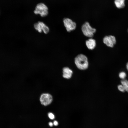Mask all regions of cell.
<instances>
[{
  "label": "cell",
  "mask_w": 128,
  "mask_h": 128,
  "mask_svg": "<svg viewBox=\"0 0 128 128\" xmlns=\"http://www.w3.org/2000/svg\"><path fill=\"white\" fill-rule=\"evenodd\" d=\"M74 62L77 68L80 70H85L88 67L87 58L83 54H80L76 56L75 58Z\"/></svg>",
  "instance_id": "6da1fadb"
},
{
  "label": "cell",
  "mask_w": 128,
  "mask_h": 128,
  "mask_svg": "<svg viewBox=\"0 0 128 128\" xmlns=\"http://www.w3.org/2000/svg\"><path fill=\"white\" fill-rule=\"evenodd\" d=\"M52 94L48 92H44L41 93L39 97V100L41 104L46 106L50 105L54 100Z\"/></svg>",
  "instance_id": "7a4b0ae2"
},
{
  "label": "cell",
  "mask_w": 128,
  "mask_h": 128,
  "mask_svg": "<svg viewBox=\"0 0 128 128\" xmlns=\"http://www.w3.org/2000/svg\"><path fill=\"white\" fill-rule=\"evenodd\" d=\"M82 31L84 36L92 38L96 32V29L91 27L88 22H86L82 26Z\"/></svg>",
  "instance_id": "3957f363"
},
{
  "label": "cell",
  "mask_w": 128,
  "mask_h": 128,
  "mask_svg": "<svg viewBox=\"0 0 128 128\" xmlns=\"http://www.w3.org/2000/svg\"><path fill=\"white\" fill-rule=\"evenodd\" d=\"M34 13L36 14H40L42 17H45L48 14V8L44 3H40L36 6Z\"/></svg>",
  "instance_id": "277c9868"
},
{
  "label": "cell",
  "mask_w": 128,
  "mask_h": 128,
  "mask_svg": "<svg viewBox=\"0 0 128 128\" xmlns=\"http://www.w3.org/2000/svg\"><path fill=\"white\" fill-rule=\"evenodd\" d=\"M35 29L39 33L43 32L45 34L48 33L50 31V29L44 22L39 21L34 25Z\"/></svg>",
  "instance_id": "5b68a950"
},
{
  "label": "cell",
  "mask_w": 128,
  "mask_h": 128,
  "mask_svg": "<svg viewBox=\"0 0 128 128\" xmlns=\"http://www.w3.org/2000/svg\"><path fill=\"white\" fill-rule=\"evenodd\" d=\"M64 26L67 31L68 32L75 29L76 28V23L69 18H64L63 20Z\"/></svg>",
  "instance_id": "8992f818"
},
{
  "label": "cell",
  "mask_w": 128,
  "mask_h": 128,
  "mask_svg": "<svg viewBox=\"0 0 128 128\" xmlns=\"http://www.w3.org/2000/svg\"><path fill=\"white\" fill-rule=\"evenodd\" d=\"M103 43L107 46L112 47L116 43V39L114 36L109 35L105 36L103 40Z\"/></svg>",
  "instance_id": "52a82bcc"
},
{
  "label": "cell",
  "mask_w": 128,
  "mask_h": 128,
  "mask_svg": "<svg viewBox=\"0 0 128 128\" xmlns=\"http://www.w3.org/2000/svg\"><path fill=\"white\" fill-rule=\"evenodd\" d=\"M72 70L68 67H64L62 69V76L64 79H69L72 77Z\"/></svg>",
  "instance_id": "ba28073f"
},
{
  "label": "cell",
  "mask_w": 128,
  "mask_h": 128,
  "mask_svg": "<svg viewBox=\"0 0 128 128\" xmlns=\"http://www.w3.org/2000/svg\"><path fill=\"white\" fill-rule=\"evenodd\" d=\"M85 43L87 48L90 50L94 49L96 45V40L92 38H90L86 40Z\"/></svg>",
  "instance_id": "9c48e42d"
},
{
  "label": "cell",
  "mask_w": 128,
  "mask_h": 128,
  "mask_svg": "<svg viewBox=\"0 0 128 128\" xmlns=\"http://www.w3.org/2000/svg\"><path fill=\"white\" fill-rule=\"evenodd\" d=\"M125 0H114V2L118 8L121 9L124 8L125 5Z\"/></svg>",
  "instance_id": "30bf717a"
},
{
  "label": "cell",
  "mask_w": 128,
  "mask_h": 128,
  "mask_svg": "<svg viewBox=\"0 0 128 128\" xmlns=\"http://www.w3.org/2000/svg\"><path fill=\"white\" fill-rule=\"evenodd\" d=\"M121 82L126 91L128 92V81L124 79L121 80Z\"/></svg>",
  "instance_id": "8fae6325"
},
{
  "label": "cell",
  "mask_w": 128,
  "mask_h": 128,
  "mask_svg": "<svg viewBox=\"0 0 128 128\" xmlns=\"http://www.w3.org/2000/svg\"><path fill=\"white\" fill-rule=\"evenodd\" d=\"M119 77L120 78L122 79H124L126 76V73L124 72H121L119 74Z\"/></svg>",
  "instance_id": "7c38bea8"
},
{
  "label": "cell",
  "mask_w": 128,
  "mask_h": 128,
  "mask_svg": "<svg viewBox=\"0 0 128 128\" xmlns=\"http://www.w3.org/2000/svg\"><path fill=\"white\" fill-rule=\"evenodd\" d=\"M118 90L121 92H124L126 91L124 87L122 84L118 85Z\"/></svg>",
  "instance_id": "4fadbf2b"
},
{
  "label": "cell",
  "mask_w": 128,
  "mask_h": 128,
  "mask_svg": "<svg viewBox=\"0 0 128 128\" xmlns=\"http://www.w3.org/2000/svg\"><path fill=\"white\" fill-rule=\"evenodd\" d=\"M48 116L49 118L51 119H54L55 118L54 114L51 113H49L48 114Z\"/></svg>",
  "instance_id": "5bb4252c"
},
{
  "label": "cell",
  "mask_w": 128,
  "mask_h": 128,
  "mask_svg": "<svg viewBox=\"0 0 128 128\" xmlns=\"http://www.w3.org/2000/svg\"><path fill=\"white\" fill-rule=\"evenodd\" d=\"M58 124V122L56 120L54 121L53 122V124L55 126H57Z\"/></svg>",
  "instance_id": "9a60e30c"
},
{
  "label": "cell",
  "mask_w": 128,
  "mask_h": 128,
  "mask_svg": "<svg viewBox=\"0 0 128 128\" xmlns=\"http://www.w3.org/2000/svg\"><path fill=\"white\" fill-rule=\"evenodd\" d=\"M49 124L50 126H53V124L51 122H50Z\"/></svg>",
  "instance_id": "2e32d148"
},
{
  "label": "cell",
  "mask_w": 128,
  "mask_h": 128,
  "mask_svg": "<svg viewBox=\"0 0 128 128\" xmlns=\"http://www.w3.org/2000/svg\"><path fill=\"white\" fill-rule=\"evenodd\" d=\"M126 68L127 69V70L128 71V62L126 64Z\"/></svg>",
  "instance_id": "e0dca14e"
}]
</instances>
